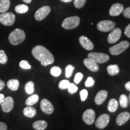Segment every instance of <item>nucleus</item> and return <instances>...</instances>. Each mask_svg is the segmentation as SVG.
<instances>
[{"label": "nucleus", "instance_id": "nucleus-23", "mask_svg": "<svg viewBox=\"0 0 130 130\" xmlns=\"http://www.w3.org/2000/svg\"><path fill=\"white\" fill-rule=\"evenodd\" d=\"M10 6V0H0V13L6 12L9 10Z\"/></svg>", "mask_w": 130, "mask_h": 130}, {"label": "nucleus", "instance_id": "nucleus-6", "mask_svg": "<svg viewBox=\"0 0 130 130\" xmlns=\"http://www.w3.org/2000/svg\"><path fill=\"white\" fill-rule=\"evenodd\" d=\"M88 58L93 60L97 63H104L109 60L110 57L105 53H90L88 54Z\"/></svg>", "mask_w": 130, "mask_h": 130}, {"label": "nucleus", "instance_id": "nucleus-32", "mask_svg": "<svg viewBox=\"0 0 130 130\" xmlns=\"http://www.w3.org/2000/svg\"><path fill=\"white\" fill-rule=\"evenodd\" d=\"M7 56L3 50H0V63L6 64L7 61Z\"/></svg>", "mask_w": 130, "mask_h": 130}, {"label": "nucleus", "instance_id": "nucleus-46", "mask_svg": "<svg viewBox=\"0 0 130 130\" xmlns=\"http://www.w3.org/2000/svg\"><path fill=\"white\" fill-rule=\"evenodd\" d=\"M61 1L64 3H70L71 2V1H72L73 0H61Z\"/></svg>", "mask_w": 130, "mask_h": 130}, {"label": "nucleus", "instance_id": "nucleus-27", "mask_svg": "<svg viewBox=\"0 0 130 130\" xmlns=\"http://www.w3.org/2000/svg\"><path fill=\"white\" fill-rule=\"evenodd\" d=\"M26 93L28 95H31L35 92V84L32 81H29L26 84L25 86Z\"/></svg>", "mask_w": 130, "mask_h": 130}, {"label": "nucleus", "instance_id": "nucleus-21", "mask_svg": "<svg viewBox=\"0 0 130 130\" xmlns=\"http://www.w3.org/2000/svg\"><path fill=\"white\" fill-rule=\"evenodd\" d=\"M107 72L108 73V74L111 76L116 75L118 74L120 71L119 67L118 64L109 65V66H107Z\"/></svg>", "mask_w": 130, "mask_h": 130}, {"label": "nucleus", "instance_id": "nucleus-36", "mask_svg": "<svg viewBox=\"0 0 130 130\" xmlns=\"http://www.w3.org/2000/svg\"><path fill=\"white\" fill-rule=\"evenodd\" d=\"M80 98H81V100L82 101H85L87 99V96H88V92L86 89H83L80 92Z\"/></svg>", "mask_w": 130, "mask_h": 130}, {"label": "nucleus", "instance_id": "nucleus-22", "mask_svg": "<svg viewBox=\"0 0 130 130\" xmlns=\"http://www.w3.org/2000/svg\"><path fill=\"white\" fill-rule=\"evenodd\" d=\"M7 84L8 87L11 90L16 91L18 89L19 87V81L18 79H12L8 81Z\"/></svg>", "mask_w": 130, "mask_h": 130}, {"label": "nucleus", "instance_id": "nucleus-33", "mask_svg": "<svg viewBox=\"0 0 130 130\" xmlns=\"http://www.w3.org/2000/svg\"><path fill=\"white\" fill-rule=\"evenodd\" d=\"M68 90L69 93L71 94H74L78 90V87L74 83H70L68 87Z\"/></svg>", "mask_w": 130, "mask_h": 130}, {"label": "nucleus", "instance_id": "nucleus-7", "mask_svg": "<svg viewBox=\"0 0 130 130\" xmlns=\"http://www.w3.org/2000/svg\"><path fill=\"white\" fill-rule=\"evenodd\" d=\"M116 24L110 20L101 21L97 24L98 30L102 32H108L114 29Z\"/></svg>", "mask_w": 130, "mask_h": 130}, {"label": "nucleus", "instance_id": "nucleus-17", "mask_svg": "<svg viewBox=\"0 0 130 130\" xmlns=\"http://www.w3.org/2000/svg\"><path fill=\"white\" fill-rule=\"evenodd\" d=\"M83 62L86 67L92 72H97L99 70V66L98 63L90 58H85Z\"/></svg>", "mask_w": 130, "mask_h": 130}, {"label": "nucleus", "instance_id": "nucleus-19", "mask_svg": "<svg viewBox=\"0 0 130 130\" xmlns=\"http://www.w3.org/2000/svg\"><path fill=\"white\" fill-rule=\"evenodd\" d=\"M48 123L45 121H37L32 124V127L36 130H44L47 128Z\"/></svg>", "mask_w": 130, "mask_h": 130}, {"label": "nucleus", "instance_id": "nucleus-8", "mask_svg": "<svg viewBox=\"0 0 130 130\" xmlns=\"http://www.w3.org/2000/svg\"><path fill=\"white\" fill-rule=\"evenodd\" d=\"M51 12V8L48 6H43L36 12L35 18L37 21H42L45 19Z\"/></svg>", "mask_w": 130, "mask_h": 130}, {"label": "nucleus", "instance_id": "nucleus-38", "mask_svg": "<svg viewBox=\"0 0 130 130\" xmlns=\"http://www.w3.org/2000/svg\"><path fill=\"white\" fill-rule=\"evenodd\" d=\"M94 83H95V81H94L93 78L92 77H89L87 78V80H86L85 83V86L87 87H92L94 85Z\"/></svg>", "mask_w": 130, "mask_h": 130}, {"label": "nucleus", "instance_id": "nucleus-2", "mask_svg": "<svg viewBox=\"0 0 130 130\" xmlns=\"http://www.w3.org/2000/svg\"><path fill=\"white\" fill-rule=\"evenodd\" d=\"M25 39V33L21 29L16 28L11 32L9 35L10 43L13 45H18L22 43Z\"/></svg>", "mask_w": 130, "mask_h": 130}, {"label": "nucleus", "instance_id": "nucleus-20", "mask_svg": "<svg viewBox=\"0 0 130 130\" xmlns=\"http://www.w3.org/2000/svg\"><path fill=\"white\" fill-rule=\"evenodd\" d=\"M23 113L24 116L27 117V118H31L36 116V110L33 107L28 106L24 108L23 110Z\"/></svg>", "mask_w": 130, "mask_h": 130}, {"label": "nucleus", "instance_id": "nucleus-11", "mask_svg": "<svg viewBox=\"0 0 130 130\" xmlns=\"http://www.w3.org/2000/svg\"><path fill=\"white\" fill-rule=\"evenodd\" d=\"M121 30L119 28L113 29L107 37V41L109 43H115L118 41L121 36Z\"/></svg>", "mask_w": 130, "mask_h": 130}, {"label": "nucleus", "instance_id": "nucleus-35", "mask_svg": "<svg viewBox=\"0 0 130 130\" xmlns=\"http://www.w3.org/2000/svg\"><path fill=\"white\" fill-rule=\"evenodd\" d=\"M19 66L21 68L24 69H30L31 68V65L29 64L28 61L26 60H22L19 63Z\"/></svg>", "mask_w": 130, "mask_h": 130}, {"label": "nucleus", "instance_id": "nucleus-3", "mask_svg": "<svg viewBox=\"0 0 130 130\" xmlns=\"http://www.w3.org/2000/svg\"><path fill=\"white\" fill-rule=\"evenodd\" d=\"M80 22V19L78 16H74L66 18L63 21L61 26L66 30H71L77 28Z\"/></svg>", "mask_w": 130, "mask_h": 130}, {"label": "nucleus", "instance_id": "nucleus-42", "mask_svg": "<svg viewBox=\"0 0 130 130\" xmlns=\"http://www.w3.org/2000/svg\"><path fill=\"white\" fill-rule=\"evenodd\" d=\"M5 99V96L3 94H0V105L2 104L3 102L4 101Z\"/></svg>", "mask_w": 130, "mask_h": 130}, {"label": "nucleus", "instance_id": "nucleus-1", "mask_svg": "<svg viewBox=\"0 0 130 130\" xmlns=\"http://www.w3.org/2000/svg\"><path fill=\"white\" fill-rule=\"evenodd\" d=\"M32 54L36 59L40 61L43 66L53 64L54 62V58L51 52L42 45H37L32 50Z\"/></svg>", "mask_w": 130, "mask_h": 130}, {"label": "nucleus", "instance_id": "nucleus-16", "mask_svg": "<svg viewBox=\"0 0 130 130\" xmlns=\"http://www.w3.org/2000/svg\"><path fill=\"white\" fill-rule=\"evenodd\" d=\"M130 119V113L127 111H124L121 113L117 117L116 122V123L119 126H122L126 123Z\"/></svg>", "mask_w": 130, "mask_h": 130}, {"label": "nucleus", "instance_id": "nucleus-9", "mask_svg": "<svg viewBox=\"0 0 130 130\" xmlns=\"http://www.w3.org/2000/svg\"><path fill=\"white\" fill-rule=\"evenodd\" d=\"M110 121V116L107 114H103L101 115L95 122V125L100 129L105 128L108 125Z\"/></svg>", "mask_w": 130, "mask_h": 130}, {"label": "nucleus", "instance_id": "nucleus-41", "mask_svg": "<svg viewBox=\"0 0 130 130\" xmlns=\"http://www.w3.org/2000/svg\"><path fill=\"white\" fill-rule=\"evenodd\" d=\"M7 126L6 123L0 122V130H7Z\"/></svg>", "mask_w": 130, "mask_h": 130}, {"label": "nucleus", "instance_id": "nucleus-14", "mask_svg": "<svg viewBox=\"0 0 130 130\" xmlns=\"http://www.w3.org/2000/svg\"><path fill=\"white\" fill-rule=\"evenodd\" d=\"M79 41L81 46L83 47L84 49H86V50L90 51V50H93L94 48V45L92 41L89 39L87 38V37L84 36H82L79 37Z\"/></svg>", "mask_w": 130, "mask_h": 130}, {"label": "nucleus", "instance_id": "nucleus-43", "mask_svg": "<svg viewBox=\"0 0 130 130\" xmlns=\"http://www.w3.org/2000/svg\"><path fill=\"white\" fill-rule=\"evenodd\" d=\"M5 87V83L4 81H1L0 79V90H1L2 89Z\"/></svg>", "mask_w": 130, "mask_h": 130}, {"label": "nucleus", "instance_id": "nucleus-44", "mask_svg": "<svg viewBox=\"0 0 130 130\" xmlns=\"http://www.w3.org/2000/svg\"><path fill=\"white\" fill-rule=\"evenodd\" d=\"M125 89L126 90L130 92V81H128V82L126 83L125 84Z\"/></svg>", "mask_w": 130, "mask_h": 130}, {"label": "nucleus", "instance_id": "nucleus-40", "mask_svg": "<svg viewBox=\"0 0 130 130\" xmlns=\"http://www.w3.org/2000/svg\"><path fill=\"white\" fill-rule=\"evenodd\" d=\"M125 35L128 37L130 38V24L126 26V27L125 28Z\"/></svg>", "mask_w": 130, "mask_h": 130}, {"label": "nucleus", "instance_id": "nucleus-37", "mask_svg": "<svg viewBox=\"0 0 130 130\" xmlns=\"http://www.w3.org/2000/svg\"><path fill=\"white\" fill-rule=\"evenodd\" d=\"M83 77V75L81 72H78L76 74L74 78V83L76 84H78L80 83V81Z\"/></svg>", "mask_w": 130, "mask_h": 130}, {"label": "nucleus", "instance_id": "nucleus-34", "mask_svg": "<svg viewBox=\"0 0 130 130\" xmlns=\"http://www.w3.org/2000/svg\"><path fill=\"white\" fill-rule=\"evenodd\" d=\"M86 0H75L74 6L77 9H81L85 5Z\"/></svg>", "mask_w": 130, "mask_h": 130}, {"label": "nucleus", "instance_id": "nucleus-47", "mask_svg": "<svg viewBox=\"0 0 130 130\" xmlns=\"http://www.w3.org/2000/svg\"><path fill=\"white\" fill-rule=\"evenodd\" d=\"M128 100H129V104H130V94H129V98H128Z\"/></svg>", "mask_w": 130, "mask_h": 130}, {"label": "nucleus", "instance_id": "nucleus-13", "mask_svg": "<svg viewBox=\"0 0 130 130\" xmlns=\"http://www.w3.org/2000/svg\"><path fill=\"white\" fill-rule=\"evenodd\" d=\"M2 109L3 111L6 113H9L12 111L14 106V101L12 97L8 96L5 98L4 101L3 102L2 104Z\"/></svg>", "mask_w": 130, "mask_h": 130}, {"label": "nucleus", "instance_id": "nucleus-28", "mask_svg": "<svg viewBox=\"0 0 130 130\" xmlns=\"http://www.w3.org/2000/svg\"><path fill=\"white\" fill-rule=\"evenodd\" d=\"M28 10V7L25 4H19L16 6L15 11L18 13H25Z\"/></svg>", "mask_w": 130, "mask_h": 130}, {"label": "nucleus", "instance_id": "nucleus-29", "mask_svg": "<svg viewBox=\"0 0 130 130\" xmlns=\"http://www.w3.org/2000/svg\"><path fill=\"white\" fill-rule=\"evenodd\" d=\"M50 73L54 77H58L61 74V69L58 66H54L50 70Z\"/></svg>", "mask_w": 130, "mask_h": 130}, {"label": "nucleus", "instance_id": "nucleus-12", "mask_svg": "<svg viewBox=\"0 0 130 130\" xmlns=\"http://www.w3.org/2000/svg\"><path fill=\"white\" fill-rule=\"evenodd\" d=\"M40 108L42 111L48 115H51L54 111V107L51 102L46 99H43L40 102Z\"/></svg>", "mask_w": 130, "mask_h": 130}, {"label": "nucleus", "instance_id": "nucleus-45", "mask_svg": "<svg viewBox=\"0 0 130 130\" xmlns=\"http://www.w3.org/2000/svg\"><path fill=\"white\" fill-rule=\"evenodd\" d=\"M22 1H23L24 3H27V4H28V3H30L31 2L32 0H22Z\"/></svg>", "mask_w": 130, "mask_h": 130}, {"label": "nucleus", "instance_id": "nucleus-4", "mask_svg": "<svg viewBox=\"0 0 130 130\" xmlns=\"http://www.w3.org/2000/svg\"><path fill=\"white\" fill-rule=\"evenodd\" d=\"M129 46V43L126 40H123L116 45L109 48L110 53L114 56H118L124 52Z\"/></svg>", "mask_w": 130, "mask_h": 130}, {"label": "nucleus", "instance_id": "nucleus-15", "mask_svg": "<svg viewBox=\"0 0 130 130\" xmlns=\"http://www.w3.org/2000/svg\"><path fill=\"white\" fill-rule=\"evenodd\" d=\"M123 6L122 4H119V3H116L112 5L111 7H110L109 10V14L110 16H119L123 10Z\"/></svg>", "mask_w": 130, "mask_h": 130}, {"label": "nucleus", "instance_id": "nucleus-31", "mask_svg": "<svg viewBox=\"0 0 130 130\" xmlns=\"http://www.w3.org/2000/svg\"><path fill=\"white\" fill-rule=\"evenodd\" d=\"M69 84L70 82L69 80H67V79H63V80H61L60 82L59 83V84H58V87L60 89L64 90V89H68Z\"/></svg>", "mask_w": 130, "mask_h": 130}, {"label": "nucleus", "instance_id": "nucleus-30", "mask_svg": "<svg viewBox=\"0 0 130 130\" xmlns=\"http://www.w3.org/2000/svg\"><path fill=\"white\" fill-rule=\"evenodd\" d=\"M74 66H72V64H69L66 67V69H65V75H66V78H69L72 75V72L74 71Z\"/></svg>", "mask_w": 130, "mask_h": 130}, {"label": "nucleus", "instance_id": "nucleus-5", "mask_svg": "<svg viewBox=\"0 0 130 130\" xmlns=\"http://www.w3.org/2000/svg\"><path fill=\"white\" fill-rule=\"evenodd\" d=\"M15 16L12 12H5L0 14V22L6 26H11L14 23Z\"/></svg>", "mask_w": 130, "mask_h": 130}, {"label": "nucleus", "instance_id": "nucleus-26", "mask_svg": "<svg viewBox=\"0 0 130 130\" xmlns=\"http://www.w3.org/2000/svg\"><path fill=\"white\" fill-rule=\"evenodd\" d=\"M119 104L123 108H126L129 104V100L126 95L122 94L119 98Z\"/></svg>", "mask_w": 130, "mask_h": 130}, {"label": "nucleus", "instance_id": "nucleus-24", "mask_svg": "<svg viewBox=\"0 0 130 130\" xmlns=\"http://www.w3.org/2000/svg\"><path fill=\"white\" fill-rule=\"evenodd\" d=\"M107 108H108V111L110 112H111V113L115 112L118 108V102L115 99H111L108 102Z\"/></svg>", "mask_w": 130, "mask_h": 130}, {"label": "nucleus", "instance_id": "nucleus-39", "mask_svg": "<svg viewBox=\"0 0 130 130\" xmlns=\"http://www.w3.org/2000/svg\"><path fill=\"white\" fill-rule=\"evenodd\" d=\"M123 14L126 18H130V7H127L126 9L123 10Z\"/></svg>", "mask_w": 130, "mask_h": 130}, {"label": "nucleus", "instance_id": "nucleus-10", "mask_svg": "<svg viewBox=\"0 0 130 130\" xmlns=\"http://www.w3.org/2000/svg\"><path fill=\"white\" fill-rule=\"evenodd\" d=\"M96 116L95 112L92 109L86 110L83 115V119L86 124L92 125L95 121Z\"/></svg>", "mask_w": 130, "mask_h": 130}, {"label": "nucleus", "instance_id": "nucleus-18", "mask_svg": "<svg viewBox=\"0 0 130 130\" xmlns=\"http://www.w3.org/2000/svg\"><path fill=\"white\" fill-rule=\"evenodd\" d=\"M108 96V92L106 90H102L98 92L96 95L95 102L97 105H101L105 101Z\"/></svg>", "mask_w": 130, "mask_h": 130}, {"label": "nucleus", "instance_id": "nucleus-25", "mask_svg": "<svg viewBox=\"0 0 130 130\" xmlns=\"http://www.w3.org/2000/svg\"><path fill=\"white\" fill-rule=\"evenodd\" d=\"M39 97L38 95H37V94L32 95L27 99L25 101L26 105H27L28 106H31V105H35L39 101Z\"/></svg>", "mask_w": 130, "mask_h": 130}]
</instances>
